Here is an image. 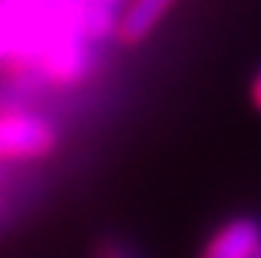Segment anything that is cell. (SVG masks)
Here are the masks:
<instances>
[{"instance_id":"6","label":"cell","mask_w":261,"mask_h":258,"mask_svg":"<svg viewBox=\"0 0 261 258\" xmlns=\"http://www.w3.org/2000/svg\"><path fill=\"white\" fill-rule=\"evenodd\" d=\"M249 99H252V105L261 111V69L252 75V84H249Z\"/></svg>"},{"instance_id":"3","label":"cell","mask_w":261,"mask_h":258,"mask_svg":"<svg viewBox=\"0 0 261 258\" xmlns=\"http://www.w3.org/2000/svg\"><path fill=\"white\" fill-rule=\"evenodd\" d=\"M261 255V225L255 219L237 216L219 225L204 243L198 258H258Z\"/></svg>"},{"instance_id":"9","label":"cell","mask_w":261,"mask_h":258,"mask_svg":"<svg viewBox=\"0 0 261 258\" xmlns=\"http://www.w3.org/2000/svg\"><path fill=\"white\" fill-rule=\"evenodd\" d=\"M258 258H261V255H258Z\"/></svg>"},{"instance_id":"7","label":"cell","mask_w":261,"mask_h":258,"mask_svg":"<svg viewBox=\"0 0 261 258\" xmlns=\"http://www.w3.org/2000/svg\"><path fill=\"white\" fill-rule=\"evenodd\" d=\"M0 207H3V186H0Z\"/></svg>"},{"instance_id":"4","label":"cell","mask_w":261,"mask_h":258,"mask_svg":"<svg viewBox=\"0 0 261 258\" xmlns=\"http://www.w3.org/2000/svg\"><path fill=\"white\" fill-rule=\"evenodd\" d=\"M177 0H129V6L123 9V15L117 18V30L114 36L123 45H138L144 42L159 24L162 18L171 12Z\"/></svg>"},{"instance_id":"8","label":"cell","mask_w":261,"mask_h":258,"mask_svg":"<svg viewBox=\"0 0 261 258\" xmlns=\"http://www.w3.org/2000/svg\"><path fill=\"white\" fill-rule=\"evenodd\" d=\"M99 3H114V0H99Z\"/></svg>"},{"instance_id":"1","label":"cell","mask_w":261,"mask_h":258,"mask_svg":"<svg viewBox=\"0 0 261 258\" xmlns=\"http://www.w3.org/2000/svg\"><path fill=\"white\" fill-rule=\"evenodd\" d=\"M117 30L99 0H0V66L30 72L57 39L69 33L105 36Z\"/></svg>"},{"instance_id":"2","label":"cell","mask_w":261,"mask_h":258,"mask_svg":"<svg viewBox=\"0 0 261 258\" xmlns=\"http://www.w3.org/2000/svg\"><path fill=\"white\" fill-rule=\"evenodd\" d=\"M60 132L45 114L27 108H0V165L36 162L54 153Z\"/></svg>"},{"instance_id":"5","label":"cell","mask_w":261,"mask_h":258,"mask_svg":"<svg viewBox=\"0 0 261 258\" xmlns=\"http://www.w3.org/2000/svg\"><path fill=\"white\" fill-rule=\"evenodd\" d=\"M96 258H132V255L120 246V243H108V246L99 249V255H96Z\"/></svg>"}]
</instances>
